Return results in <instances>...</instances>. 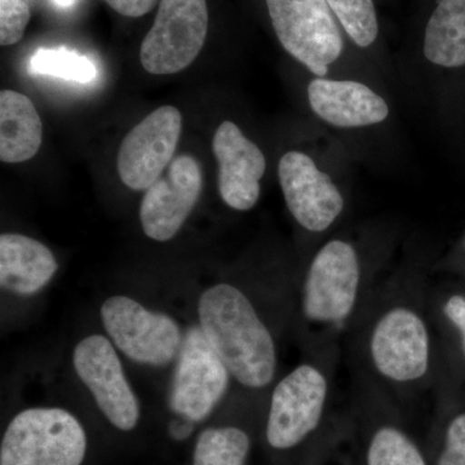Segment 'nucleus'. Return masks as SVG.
<instances>
[{
    "label": "nucleus",
    "instance_id": "6ab92c4d",
    "mask_svg": "<svg viewBox=\"0 0 465 465\" xmlns=\"http://www.w3.org/2000/svg\"><path fill=\"white\" fill-rule=\"evenodd\" d=\"M423 50L434 65H465V0H437L425 27Z\"/></svg>",
    "mask_w": 465,
    "mask_h": 465
},
{
    "label": "nucleus",
    "instance_id": "7ed1b4c3",
    "mask_svg": "<svg viewBox=\"0 0 465 465\" xmlns=\"http://www.w3.org/2000/svg\"><path fill=\"white\" fill-rule=\"evenodd\" d=\"M341 356H305L272 385L264 437L272 451L324 465L347 430L333 412L335 378Z\"/></svg>",
    "mask_w": 465,
    "mask_h": 465
},
{
    "label": "nucleus",
    "instance_id": "a878e982",
    "mask_svg": "<svg viewBox=\"0 0 465 465\" xmlns=\"http://www.w3.org/2000/svg\"><path fill=\"white\" fill-rule=\"evenodd\" d=\"M125 17H142L157 5L158 0H104Z\"/></svg>",
    "mask_w": 465,
    "mask_h": 465
},
{
    "label": "nucleus",
    "instance_id": "dca6fc26",
    "mask_svg": "<svg viewBox=\"0 0 465 465\" xmlns=\"http://www.w3.org/2000/svg\"><path fill=\"white\" fill-rule=\"evenodd\" d=\"M309 105L323 122L338 128L381 124L390 115L387 101L356 81L314 78L308 85Z\"/></svg>",
    "mask_w": 465,
    "mask_h": 465
},
{
    "label": "nucleus",
    "instance_id": "423d86ee",
    "mask_svg": "<svg viewBox=\"0 0 465 465\" xmlns=\"http://www.w3.org/2000/svg\"><path fill=\"white\" fill-rule=\"evenodd\" d=\"M87 436L81 421L60 407L18 412L2 440L0 465H81Z\"/></svg>",
    "mask_w": 465,
    "mask_h": 465
},
{
    "label": "nucleus",
    "instance_id": "9d476101",
    "mask_svg": "<svg viewBox=\"0 0 465 465\" xmlns=\"http://www.w3.org/2000/svg\"><path fill=\"white\" fill-rule=\"evenodd\" d=\"M207 32L206 0H161L140 48L143 69L154 75L183 72L200 54Z\"/></svg>",
    "mask_w": 465,
    "mask_h": 465
},
{
    "label": "nucleus",
    "instance_id": "393cba45",
    "mask_svg": "<svg viewBox=\"0 0 465 465\" xmlns=\"http://www.w3.org/2000/svg\"><path fill=\"white\" fill-rule=\"evenodd\" d=\"M439 312L442 321L458 333L461 353L465 358V295L452 293L440 302Z\"/></svg>",
    "mask_w": 465,
    "mask_h": 465
},
{
    "label": "nucleus",
    "instance_id": "20e7f679",
    "mask_svg": "<svg viewBox=\"0 0 465 465\" xmlns=\"http://www.w3.org/2000/svg\"><path fill=\"white\" fill-rule=\"evenodd\" d=\"M198 318L204 338L228 367L232 381L251 391L274 384L277 333L246 290L228 282L213 284L201 295Z\"/></svg>",
    "mask_w": 465,
    "mask_h": 465
},
{
    "label": "nucleus",
    "instance_id": "39448f33",
    "mask_svg": "<svg viewBox=\"0 0 465 465\" xmlns=\"http://www.w3.org/2000/svg\"><path fill=\"white\" fill-rule=\"evenodd\" d=\"M396 401L354 376L349 420L357 437L360 465H430L428 452L403 421Z\"/></svg>",
    "mask_w": 465,
    "mask_h": 465
},
{
    "label": "nucleus",
    "instance_id": "5701e85b",
    "mask_svg": "<svg viewBox=\"0 0 465 465\" xmlns=\"http://www.w3.org/2000/svg\"><path fill=\"white\" fill-rule=\"evenodd\" d=\"M428 457L430 465H465V411L442 425L439 446Z\"/></svg>",
    "mask_w": 465,
    "mask_h": 465
},
{
    "label": "nucleus",
    "instance_id": "f03ea898",
    "mask_svg": "<svg viewBox=\"0 0 465 465\" xmlns=\"http://www.w3.org/2000/svg\"><path fill=\"white\" fill-rule=\"evenodd\" d=\"M381 281L353 241L331 238L318 247L293 298L292 321L305 356H341Z\"/></svg>",
    "mask_w": 465,
    "mask_h": 465
},
{
    "label": "nucleus",
    "instance_id": "0eeeda50",
    "mask_svg": "<svg viewBox=\"0 0 465 465\" xmlns=\"http://www.w3.org/2000/svg\"><path fill=\"white\" fill-rule=\"evenodd\" d=\"M100 317L110 341L134 362L164 367L179 356L183 333L176 320L163 312L116 295L104 302Z\"/></svg>",
    "mask_w": 465,
    "mask_h": 465
},
{
    "label": "nucleus",
    "instance_id": "4468645a",
    "mask_svg": "<svg viewBox=\"0 0 465 465\" xmlns=\"http://www.w3.org/2000/svg\"><path fill=\"white\" fill-rule=\"evenodd\" d=\"M202 185L195 158L180 155L171 162L166 173L146 189L140 206V222L150 240H173L200 200Z\"/></svg>",
    "mask_w": 465,
    "mask_h": 465
},
{
    "label": "nucleus",
    "instance_id": "f257e3e1",
    "mask_svg": "<svg viewBox=\"0 0 465 465\" xmlns=\"http://www.w3.org/2000/svg\"><path fill=\"white\" fill-rule=\"evenodd\" d=\"M430 321L423 275L384 278L344 344L353 376L371 382L399 405L423 396L436 369Z\"/></svg>",
    "mask_w": 465,
    "mask_h": 465
},
{
    "label": "nucleus",
    "instance_id": "4be33fe9",
    "mask_svg": "<svg viewBox=\"0 0 465 465\" xmlns=\"http://www.w3.org/2000/svg\"><path fill=\"white\" fill-rule=\"evenodd\" d=\"M30 67L34 73L58 76V78L69 79V81L87 82L96 78V67L92 61L81 54L66 50H38L34 54Z\"/></svg>",
    "mask_w": 465,
    "mask_h": 465
},
{
    "label": "nucleus",
    "instance_id": "ddd939ff",
    "mask_svg": "<svg viewBox=\"0 0 465 465\" xmlns=\"http://www.w3.org/2000/svg\"><path fill=\"white\" fill-rule=\"evenodd\" d=\"M183 130L174 106H162L134 125L121 143L118 173L133 191H146L170 166Z\"/></svg>",
    "mask_w": 465,
    "mask_h": 465
},
{
    "label": "nucleus",
    "instance_id": "f3484780",
    "mask_svg": "<svg viewBox=\"0 0 465 465\" xmlns=\"http://www.w3.org/2000/svg\"><path fill=\"white\" fill-rule=\"evenodd\" d=\"M57 269L56 258L41 242L11 232L0 237V286L7 292L35 295L51 282Z\"/></svg>",
    "mask_w": 465,
    "mask_h": 465
},
{
    "label": "nucleus",
    "instance_id": "f8f14e48",
    "mask_svg": "<svg viewBox=\"0 0 465 465\" xmlns=\"http://www.w3.org/2000/svg\"><path fill=\"white\" fill-rule=\"evenodd\" d=\"M284 202L299 226L312 234L331 229L345 210V198L329 174L302 152L286 153L278 164Z\"/></svg>",
    "mask_w": 465,
    "mask_h": 465
},
{
    "label": "nucleus",
    "instance_id": "b1692460",
    "mask_svg": "<svg viewBox=\"0 0 465 465\" xmlns=\"http://www.w3.org/2000/svg\"><path fill=\"white\" fill-rule=\"evenodd\" d=\"M30 9L25 0H0V45H16L25 34Z\"/></svg>",
    "mask_w": 465,
    "mask_h": 465
},
{
    "label": "nucleus",
    "instance_id": "9b49d317",
    "mask_svg": "<svg viewBox=\"0 0 465 465\" xmlns=\"http://www.w3.org/2000/svg\"><path fill=\"white\" fill-rule=\"evenodd\" d=\"M73 366L110 423L124 432L133 430L139 423L140 402L110 339L100 333L82 339Z\"/></svg>",
    "mask_w": 465,
    "mask_h": 465
},
{
    "label": "nucleus",
    "instance_id": "a211bd4d",
    "mask_svg": "<svg viewBox=\"0 0 465 465\" xmlns=\"http://www.w3.org/2000/svg\"><path fill=\"white\" fill-rule=\"evenodd\" d=\"M43 124L33 101L16 91L0 94V159L5 163L29 161L42 145Z\"/></svg>",
    "mask_w": 465,
    "mask_h": 465
},
{
    "label": "nucleus",
    "instance_id": "412c9836",
    "mask_svg": "<svg viewBox=\"0 0 465 465\" xmlns=\"http://www.w3.org/2000/svg\"><path fill=\"white\" fill-rule=\"evenodd\" d=\"M326 2L358 47H370L376 41L379 24L372 0H326Z\"/></svg>",
    "mask_w": 465,
    "mask_h": 465
},
{
    "label": "nucleus",
    "instance_id": "1a4fd4ad",
    "mask_svg": "<svg viewBox=\"0 0 465 465\" xmlns=\"http://www.w3.org/2000/svg\"><path fill=\"white\" fill-rule=\"evenodd\" d=\"M232 379L228 367L208 344L200 326H193L183 333L168 405L174 415L200 423L225 399Z\"/></svg>",
    "mask_w": 465,
    "mask_h": 465
},
{
    "label": "nucleus",
    "instance_id": "2eb2a0df",
    "mask_svg": "<svg viewBox=\"0 0 465 465\" xmlns=\"http://www.w3.org/2000/svg\"><path fill=\"white\" fill-rule=\"evenodd\" d=\"M213 149L219 163L220 197L232 210H252L262 194L260 182L266 170L264 153L229 121L217 128Z\"/></svg>",
    "mask_w": 465,
    "mask_h": 465
},
{
    "label": "nucleus",
    "instance_id": "aec40b11",
    "mask_svg": "<svg viewBox=\"0 0 465 465\" xmlns=\"http://www.w3.org/2000/svg\"><path fill=\"white\" fill-rule=\"evenodd\" d=\"M252 440L238 425L207 428L198 437L193 465H247Z\"/></svg>",
    "mask_w": 465,
    "mask_h": 465
},
{
    "label": "nucleus",
    "instance_id": "6e6552de",
    "mask_svg": "<svg viewBox=\"0 0 465 465\" xmlns=\"http://www.w3.org/2000/svg\"><path fill=\"white\" fill-rule=\"evenodd\" d=\"M284 51L317 78L341 56L344 42L326 0H265Z\"/></svg>",
    "mask_w": 465,
    "mask_h": 465
},
{
    "label": "nucleus",
    "instance_id": "cd10ccee",
    "mask_svg": "<svg viewBox=\"0 0 465 465\" xmlns=\"http://www.w3.org/2000/svg\"><path fill=\"white\" fill-rule=\"evenodd\" d=\"M52 2H54V5H58V7L69 8L72 7L73 5H74L75 0H52Z\"/></svg>",
    "mask_w": 465,
    "mask_h": 465
},
{
    "label": "nucleus",
    "instance_id": "bb28decb",
    "mask_svg": "<svg viewBox=\"0 0 465 465\" xmlns=\"http://www.w3.org/2000/svg\"><path fill=\"white\" fill-rule=\"evenodd\" d=\"M193 425L194 421L177 416L170 423V436L176 440H186L193 433V428H194Z\"/></svg>",
    "mask_w": 465,
    "mask_h": 465
}]
</instances>
